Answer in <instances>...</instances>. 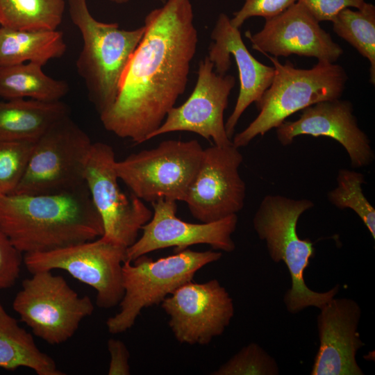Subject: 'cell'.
<instances>
[{
    "label": "cell",
    "instance_id": "1",
    "mask_svg": "<svg viewBox=\"0 0 375 375\" xmlns=\"http://www.w3.org/2000/svg\"><path fill=\"white\" fill-rule=\"evenodd\" d=\"M144 35L131 56L103 127L136 144L149 140L188 83L199 42L190 0H167L144 18Z\"/></svg>",
    "mask_w": 375,
    "mask_h": 375
},
{
    "label": "cell",
    "instance_id": "2",
    "mask_svg": "<svg viewBox=\"0 0 375 375\" xmlns=\"http://www.w3.org/2000/svg\"><path fill=\"white\" fill-rule=\"evenodd\" d=\"M0 230L23 254L55 250L103 233L86 184L58 194L0 195Z\"/></svg>",
    "mask_w": 375,
    "mask_h": 375
},
{
    "label": "cell",
    "instance_id": "3",
    "mask_svg": "<svg viewBox=\"0 0 375 375\" xmlns=\"http://www.w3.org/2000/svg\"><path fill=\"white\" fill-rule=\"evenodd\" d=\"M314 206L308 199H294L282 195L267 194L261 201L253 218V226L260 240L265 241L274 262H283L290 275L291 288L283 297L288 311L296 314L308 307L321 308L340 291L337 284L319 292L310 289L304 272L315 256L309 239H301L297 231L301 215Z\"/></svg>",
    "mask_w": 375,
    "mask_h": 375
},
{
    "label": "cell",
    "instance_id": "4",
    "mask_svg": "<svg viewBox=\"0 0 375 375\" xmlns=\"http://www.w3.org/2000/svg\"><path fill=\"white\" fill-rule=\"evenodd\" d=\"M67 3L71 20L83 41L76 62L77 72L100 115L113 104L122 74L145 28L125 30L117 23L99 22L90 13L86 0H67Z\"/></svg>",
    "mask_w": 375,
    "mask_h": 375
},
{
    "label": "cell",
    "instance_id": "5",
    "mask_svg": "<svg viewBox=\"0 0 375 375\" xmlns=\"http://www.w3.org/2000/svg\"><path fill=\"white\" fill-rule=\"evenodd\" d=\"M273 64L274 76L269 87L256 103L258 116L232 140L237 148L247 146L258 135L276 128L289 116L326 100L340 99L348 76L340 65L318 62L310 69H299L290 61L285 64L262 53Z\"/></svg>",
    "mask_w": 375,
    "mask_h": 375
},
{
    "label": "cell",
    "instance_id": "6",
    "mask_svg": "<svg viewBox=\"0 0 375 375\" xmlns=\"http://www.w3.org/2000/svg\"><path fill=\"white\" fill-rule=\"evenodd\" d=\"M222 256L217 251L186 249L156 260L147 255L126 260L122 265L124 295L119 311L106 321L109 333L118 334L131 328L142 309L161 303L181 285L192 281L197 271Z\"/></svg>",
    "mask_w": 375,
    "mask_h": 375
},
{
    "label": "cell",
    "instance_id": "7",
    "mask_svg": "<svg viewBox=\"0 0 375 375\" xmlns=\"http://www.w3.org/2000/svg\"><path fill=\"white\" fill-rule=\"evenodd\" d=\"M203 149L197 140H168L116 161L117 176L143 201H184L197 174Z\"/></svg>",
    "mask_w": 375,
    "mask_h": 375
},
{
    "label": "cell",
    "instance_id": "8",
    "mask_svg": "<svg viewBox=\"0 0 375 375\" xmlns=\"http://www.w3.org/2000/svg\"><path fill=\"white\" fill-rule=\"evenodd\" d=\"M23 280L12 308L33 333L51 345L69 340L94 310L91 299L80 296L59 275L39 271Z\"/></svg>",
    "mask_w": 375,
    "mask_h": 375
},
{
    "label": "cell",
    "instance_id": "9",
    "mask_svg": "<svg viewBox=\"0 0 375 375\" xmlns=\"http://www.w3.org/2000/svg\"><path fill=\"white\" fill-rule=\"evenodd\" d=\"M92 144L70 115L58 120L36 140L26 172L13 193L52 194L83 186Z\"/></svg>",
    "mask_w": 375,
    "mask_h": 375
},
{
    "label": "cell",
    "instance_id": "10",
    "mask_svg": "<svg viewBox=\"0 0 375 375\" xmlns=\"http://www.w3.org/2000/svg\"><path fill=\"white\" fill-rule=\"evenodd\" d=\"M126 247L102 237L55 250L24 254L31 273L62 269L96 291L101 308L119 305L124 295L122 265Z\"/></svg>",
    "mask_w": 375,
    "mask_h": 375
},
{
    "label": "cell",
    "instance_id": "11",
    "mask_svg": "<svg viewBox=\"0 0 375 375\" xmlns=\"http://www.w3.org/2000/svg\"><path fill=\"white\" fill-rule=\"evenodd\" d=\"M115 154L109 144L92 142L85 166L84 178L103 228L102 238L126 248L138 239L153 212L133 194L119 185Z\"/></svg>",
    "mask_w": 375,
    "mask_h": 375
},
{
    "label": "cell",
    "instance_id": "12",
    "mask_svg": "<svg viewBox=\"0 0 375 375\" xmlns=\"http://www.w3.org/2000/svg\"><path fill=\"white\" fill-rule=\"evenodd\" d=\"M243 156L233 143L203 149L199 167L184 202L203 223L237 215L244 206L246 185L239 167Z\"/></svg>",
    "mask_w": 375,
    "mask_h": 375
},
{
    "label": "cell",
    "instance_id": "13",
    "mask_svg": "<svg viewBox=\"0 0 375 375\" xmlns=\"http://www.w3.org/2000/svg\"><path fill=\"white\" fill-rule=\"evenodd\" d=\"M161 306L176 340L190 345H207L221 335L235 312L232 298L217 279L188 281L165 298Z\"/></svg>",
    "mask_w": 375,
    "mask_h": 375
},
{
    "label": "cell",
    "instance_id": "14",
    "mask_svg": "<svg viewBox=\"0 0 375 375\" xmlns=\"http://www.w3.org/2000/svg\"><path fill=\"white\" fill-rule=\"evenodd\" d=\"M235 85V78L231 74H217L213 63L206 56L199 63L197 82L188 99L169 111L149 140L168 133L187 131L212 140L215 145L231 144L232 140L225 128L224 113Z\"/></svg>",
    "mask_w": 375,
    "mask_h": 375
},
{
    "label": "cell",
    "instance_id": "15",
    "mask_svg": "<svg viewBox=\"0 0 375 375\" xmlns=\"http://www.w3.org/2000/svg\"><path fill=\"white\" fill-rule=\"evenodd\" d=\"M151 203L153 210L152 217L142 226L141 237L126 249V260L133 261L141 256L169 247H174L175 252H178L200 244L225 252L235 250L232 235L237 227V215L213 222L194 224L176 216V201L160 199Z\"/></svg>",
    "mask_w": 375,
    "mask_h": 375
},
{
    "label": "cell",
    "instance_id": "16",
    "mask_svg": "<svg viewBox=\"0 0 375 375\" xmlns=\"http://www.w3.org/2000/svg\"><path fill=\"white\" fill-rule=\"evenodd\" d=\"M245 36L253 49L276 58L295 54L334 63L343 54L330 33L298 1L277 16L265 19L258 32L253 34L247 31Z\"/></svg>",
    "mask_w": 375,
    "mask_h": 375
},
{
    "label": "cell",
    "instance_id": "17",
    "mask_svg": "<svg viewBox=\"0 0 375 375\" xmlns=\"http://www.w3.org/2000/svg\"><path fill=\"white\" fill-rule=\"evenodd\" d=\"M276 131L283 146L302 135L331 138L344 147L354 168L368 166L374 160L370 140L358 126L353 105L347 100L335 99L310 106L301 110L298 119L285 120Z\"/></svg>",
    "mask_w": 375,
    "mask_h": 375
},
{
    "label": "cell",
    "instance_id": "18",
    "mask_svg": "<svg viewBox=\"0 0 375 375\" xmlns=\"http://www.w3.org/2000/svg\"><path fill=\"white\" fill-rule=\"evenodd\" d=\"M212 42L208 58L213 63L215 72L225 75L231 66V56L238 70L240 91L233 111L225 123L228 137L232 140L235 126L246 109L257 103L271 85L274 66L259 62L247 49L240 28L234 27L225 13H220L210 34Z\"/></svg>",
    "mask_w": 375,
    "mask_h": 375
},
{
    "label": "cell",
    "instance_id": "19",
    "mask_svg": "<svg viewBox=\"0 0 375 375\" xmlns=\"http://www.w3.org/2000/svg\"><path fill=\"white\" fill-rule=\"evenodd\" d=\"M317 317L319 347L311 375H363L357 362L365 345L358 332L361 308L353 299L333 298Z\"/></svg>",
    "mask_w": 375,
    "mask_h": 375
},
{
    "label": "cell",
    "instance_id": "20",
    "mask_svg": "<svg viewBox=\"0 0 375 375\" xmlns=\"http://www.w3.org/2000/svg\"><path fill=\"white\" fill-rule=\"evenodd\" d=\"M70 115L60 101L0 100V142L36 140L53 124Z\"/></svg>",
    "mask_w": 375,
    "mask_h": 375
},
{
    "label": "cell",
    "instance_id": "21",
    "mask_svg": "<svg viewBox=\"0 0 375 375\" xmlns=\"http://www.w3.org/2000/svg\"><path fill=\"white\" fill-rule=\"evenodd\" d=\"M67 44L58 30H16L0 26V67L34 62L42 66L61 58Z\"/></svg>",
    "mask_w": 375,
    "mask_h": 375
},
{
    "label": "cell",
    "instance_id": "22",
    "mask_svg": "<svg viewBox=\"0 0 375 375\" xmlns=\"http://www.w3.org/2000/svg\"><path fill=\"white\" fill-rule=\"evenodd\" d=\"M0 367H27L38 375H64L54 360L36 345L32 334L22 328L0 303Z\"/></svg>",
    "mask_w": 375,
    "mask_h": 375
},
{
    "label": "cell",
    "instance_id": "23",
    "mask_svg": "<svg viewBox=\"0 0 375 375\" xmlns=\"http://www.w3.org/2000/svg\"><path fill=\"white\" fill-rule=\"evenodd\" d=\"M42 67L34 62L0 67V98L60 101L68 93L69 85L47 75Z\"/></svg>",
    "mask_w": 375,
    "mask_h": 375
},
{
    "label": "cell",
    "instance_id": "24",
    "mask_svg": "<svg viewBox=\"0 0 375 375\" xmlns=\"http://www.w3.org/2000/svg\"><path fill=\"white\" fill-rule=\"evenodd\" d=\"M65 10V0H0V25L16 30H57Z\"/></svg>",
    "mask_w": 375,
    "mask_h": 375
},
{
    "label": "cell",
    "instance_id": "25",
    "mask_svg": "<svg viewBox=\"0 0 375 375\" xmlns=\"http://www.w3.org/2000/svg\"><path fill=\"white\" fill-rule=\"evenodd\" d=\"M333 31L367 58L370 64L369 78L375 84V6L365 2L356 10L347 8L332 21Z\"/></svg>",
    "mask_w": 375,
    "mask_h": 375
},
{
    "label": "cell",
    "instance_id": "26",
    "mask_svg": "<svg viewBox=\"0 0 375 375\" xmlns=\"http://www.w3.org/2000/svg\"><path fill=\"white\" fill-rule=\"evenodd\" d=\"M337 186L327 194L328 201L338 208H350L360 218L375 239V209L362 192L364 174L348 169H340L337 174Z\"/></svg>",
    "mask_w": 375,
    "mask_h": 375
},
{
    "label": "cell",
    "instance_id": "27",
    "mask_svg": "<svg viewBox=\"0 0 375 375\" xmlns=\"http://www.w3.org/2000/svg\"><path fill=\"white\" fill-rule=\"evenodd\" d=\"M36 140L0 142V195L12 194L17 188Z\"/></svg>",
    "mask_w": 375,
    "mask_h": 375
},
{
    "label": "cell",
    "instance_id": "28",
    "mask_svg": "<svg viewBox=\"0 0 375 375\" xmlns=\"http://www.w3.org/2000/svg\"><path fill=\"white\" fill-rule=\"evenodd\" d=\"M212 375H277L279 368L275 359L257 343L242 348Z\"/></svg>",
    "mask_w": 375,
    "mask_h": 375
},
{
    "label": "cell",
    "instance_id": "29",
    "mask_svg": "<svg viewBox=\"0 0 375 375\" xmlns=\"http://www.w3.org/2000/svg\"><path fill=\"white\" fill-rule=\"evenodd\" d=\"M297 0H244L241 8L233 13L231 24L240 28L244 22L252 17L272 18L283 12Z\"/></svg>",
    "mask_w": 375,
    "mask_h": 375
},
{
    "label": "cell",
    "instance_id": "30",
    "mask_svg": "<svg viewBox=\"0 0 375 375\" xmlns=\"http://www.w3.org/2000/svg\"><path fill=\"white\" fill-rule=\"evenodd\" d=\"M22 254L0 230V290L15 284L20 274Z\"/></svg>",
    "mask_w": 375,
    "mask_h": 375
},
{
    "label": "cell",
    "instance_id": "31",
    "mask_svg": "<svg viewBox=\"0 0 375 375\" xmlns=\"http://www.w3.org/2000/svg\"><path fill=\"white\" fill-rule=\"evenodd\" d=\"M319 22H332L343 9H360L365 0H297Z\"/></svg>",
    "mask_w": 375,
    "mask_h": 375
},
{
    "label": "cell",
    "instance_id": "32",
    "mask_svg": "<svg viewBox=\"0 0 375 375\" xmlns=\"http://www.w3.org/2000/svg\"><path fill=\"white\" fill-rule=\"evenodd\" d=\"M107 346L110 356L108 374L129 375L130 353L126 344L119 340L110 338L108 340Z\"/></svg>",
    "mask_w": 375,
    "mask_h": 375
},
{
    "label": "cell",
    "instance_id": "33",
    "mask_svg": "<svg viewBox=\"0 0 375 375\" xmlns=\"http://www.w3.org/2000/svg\"><path fill=\"white\" fill-rule=\"evenodd\" d=\"M112 3H117V4H124L128 3L130 0H108ZM160 1H165V0H157Z\"/></svg>",
    "mask_w": 375,
    "mask_h": 375
}]
</instances>
